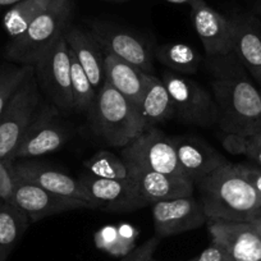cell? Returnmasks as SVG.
Segmentation results:
<instances>
[{
    "mask_svg": "<svg viewBox=\"0 0 261 261\" xmlns=\"http://www.w3.org/2000/svg\"><path fill=\"white\" fill-rule=\"evenodd\" d=\"M256 218H260V219H261V210H260V213H258V215Z\"/></svg>",
    "mask_w": 261,
    "mask_h": 261,
    "instance_id": "39",
    "label": "cell"
},
{
    "mask_svg": "<svg viewBox=\"0 0 261 261\" xmlns=\"http://www.w3.org/2000/svg\"><path fill=\"white\" fill-rule=\"evenodd\" d=\"M151 215L155 236L160 240L197 229L207 222L199 200L193 196L155 202Z\"/></svg>",
    "mask_w": 261,
    "mask_h": 261,
    "instance_id": "14",
    "label": "cell"
},
{
    "mask_svg": "<svg viewBox=\"0 0 261 261\" xmlns=\"http://www.w3.org/2000/svg\"><path fill=\"white\" fill-rule=\"evenodd\" d=\"M80 182L90 201L102 212H135L149 205L130 179H105L86 173L80 177Z\"/></svg>",
    "mask_w": 261,
    "mask_h": 261,
    "instance_id": "13",
    "label": "cell"
},
{
    "mask_svg": "<svg viewBox=\"0 0 261 261\" xmlns=\"http://www.w3.org/2000/svg\"><path fill=\"white\" fill-rule=\"evenodd\" d=\"M187 261H233L232 257L228 255L225 248L219 243L212 241V245L207 246L200 255Z\"/></svg>",
    "mask_w": 261,
    "mask_h": 261,
    "instance_id": "32",
    "label": "cell"
},
{
    "mask_svg": "<svg viewBox=\"0 0 261 261\" xmlns=\"http://www.w3.org/2000/svg\"><path fill=\"white\" fill-rule=\"evenodd\" d=\"M19 2H22V0H0V11L11 8V7L19 3Z\"/></svg>",
    "mask_w": 261,
    "mask_h": 261,
    "instance_id": "34",
    "label": "cell"
},
{
    "mask_svg": "<svg viewBox=\"0 0 261 261\" xmlns=\"http://www.w3.org/2000/svg\"><path fill=\"white\" fill-rule=\"evenodd\" d=\"M71 55V84L72 95H73V110L77 113L91 112L96 100L97 91L90 82L86 72L81 67L77 58L69 49Z\"/></svg>",
    "mask_w": 261,
    "mask_h": 261,
    "instance_id": "26",
    "label": "cell"
},
{
    "mask_svg": "<svg viewBox=\"0 0 261 261\" xmlns=\"http://www.w3.org/2000/svg\"><path fill=\"white\" fill-rule=\"evenodd\" d=\"M9 202L23 210L29 215L31 223L74 210L96 209L92 202L58 195L17 178H14L13 193Z\"/></svg>",
    "mask_w": 261,
    "mask_h": 261,
    "instance_id": "12",
    "label": "cell"
},
{
    "mask_svg": "<svg viewBox=\"0 0 261 261\" xmlns=\"http://www.w3.org/2000/svg\"><path fill=\"white\" fill-rule=\"evenodd\" d=\"M14 187V177L12 174L9 163L0 159V199L11 201Z\"/></svg>",
    "mask_w": 261,
    "mask_h": 261,
    "instance_id": "31",
    "label": "cell"
},
{
    "mask_svg": "<svg viewBox=\"0 0 261 261\" xmlns=\"http://www.w3.org/2000/svg\"><path fill=\"white\" fill-rule=\"evenodd\" d=\"M163 2H167V3L172 4H191L192 0H163Z\"/></svg>",
    "mask_w": 261,
    "mask_h": 261,
    "instance_id": "37",
    "label": "cell"
},
{
    "mask_svg": "<svg viewBox=\"0 0 261 261\" xmlns=\"http://www.w3.org/2000/svg\"><path fill=\"white\" fill-rule=\"evenodd\" d=\"M42 104L41 90L32 68L0 117V159L7 163L13 160L17 147L39 115Z\"/></svg>",
    "mask_w": 261,
    "mask_h": 261,
    "instance_id": "6",
    "label": "cell"
},
{
    "mask_svg": "<svg viewBox=\"0 0 261 261\" xmlns=\"http://www.w3.org/2000/svg\"><path fill=\"white\" fill-rule=\"evenodd\" d=\"M170 95L174 118L199 127L218 124V107L214 96L193 80L183 74L165 71L162 77Z\"/></svg>",
    "mask_w": 261,
    "mask_h": 261,
    "instance_id": "7",
    "label": "cell"
},
{
    "mask_svg": "<svg viewBox=\"0 0 261 261\" xmlns=\"http://www.w3.org/2000/svg\"><path fill=\"white\" fill-rule=\"evenodd\" d=\"M104 72L105 81L140 109L147 73L112 54H105Z\"/></svg>",
    "mask_w": 261,
    "mask_h": 261,
    "instance_id": "21",
    "label": "cell"
},
{
    "mask_svg": "<svg viewBox=\"0 0 261 261\" xmlns=\"http://www.w3.org/2000/svg\"><path fill=\"white\" fill-rule=\"evenodd\" d=\"M225 149L233 154H243L260 165L261 168V139L255 136L242 137L227 135L224 140Z\"/></svg>",
    "mask_w": 261,
    "mask_h": 261,
    "instance_id": "29",
    "label": "cell"
},
{
    "mask_svg": "<svg viewBox=\"0 0 261 261\" xmlns=\"http://www.w3.org/2000/svg\"><path fill=\"white\" fill-rule=\"evenodd\" d=\"M120 156L145 169L186 177L178 163L172 137L156 127L144 130L136 140L122 147Z\"/></svg>",
    "mask_w": 261,
    "mask_h": 261,
    "instance_id": "10",
    "label": "cell"
},
{
    "mask_svg": "<svg viewBox=\"0 0 261 261\" xmlns=\"http://www.w3.org/2000/svg\"><path fill=\"white\" fill-rule=\"evenodd\" d=\"M40 90L59 112L73 110L71 84V55L64 36H60L34 65Z\"/></svg>",
    "mask_w": 261,
    "mask_h": 261,
    "instance_id": "8",
    "label": "cell"
},
{
    "mask_svg": "<svg viewBox=\"0 0 261 261\" xmlns=\"http://www.w3.org/2000/svg\"><path fill=\"white\" fill-rule=\"evenodd\" d=\"M154 57L169 71L178 74H195L201 64V57L195 47L183 42L160 45L155 49Z\"/></svg>",
    "mask_w": 261,
    "mask_h": 261,
    "instance_id": "24",
    "label": "cell"
},
{
    "mask_svg": "<svg viewBox=\"0 0 261 261\" xmlns=\"http://www.w3.org/2000/svg\"><path fill=\"white\" fill-rule=\"evenodd\" d=\"M30 224L31 220L23 210L0 199V261H7Z\"/></svg>",
    "mask_w": 261,
    "mask_h": 261,
    "instance_id": "23",
    "label": "cell"
},
{
    "mask_svg": "<svg viewBox=\"0 0 261 261\" xmlns=\"http://www.w3.org/2000/svg\"><path fill=\"white\" fill-rule=\"evenodd\" d=\"M207 220L250 223L261 210V196L245 179L237 164L228 163L195 183Z\"/></svg>",
    "mask_w": 261,
    "mask_h": 261,
    "instance_id": "1",
    "label": "cell"
},
{
    "mask_svg": "<svg viewBox=\"0 0 261 261\" xmlns=\"http://www.w3.org/2000/svg\"><path fill=\"white\" fill-rule=\"evenodd\" d=\"M160 243V238L154 236L152 238L147 240L141 246L130 251L120 261H151L154 258V253Z\"/></svg>",
    "mask_w": 261,
    "mask_h": 261,
    "instance_id": "30",
    "label": "cell"
},
{
    "mask_svg": "<svg viewBox=\"0 0 261 261\" xmlns=\"http://www.w3.org/2000/svg\"><path fill=\"white\" fill-rule=\"evenodd\" d=\"M125 163L129 170V179L135 183L142 199L149 205L193 196L195 183L187 177L154 172L134 163Z\"/></svg>",
    "mask_w": 261,
    "mask_h": 261,
    "instance_id": "16",
    "label": "cell"
},
{
    "mask_svg": "<svg viewBox=\"0 0 261 261\" xmlns=\"http://www.w3.org/2000/svg\"><path fill=\"white\" fill-rule=\"evenodd\" d=\"M90 115L94 134L112 147H124L146 130L140 109L109 82L97 91Z\"/></svg>",
    "mask_w": 261,
    "mask_h": 261,
    "instance_id": "3",
    "label": "cell"
},
{
    "mask_svg": "<svg viewBox=\"0 0 261 261\" xmlns=\"http://www.w3.org/2000/svg\"><path fill=\"white\" fill-rule=\"evenodd\" d=\"M258 90H260V94H261V84H260V89H258Z\"/></svg>",
    "mask_w": 261,
    "mask_h": 261,
    "instance_id": "41",
    "label": "cell"
},
{
    "mask_svg": "<svg viewBox=\"0 0 261 261\" xmlns=\"http://www.w3.org/2000/svg\"><path fill=\"white\" fill-rule=\"evenodd\" d=\"M191 17L207 59L218 67V77L243 68L233 51V31L229 17L219 13L205 0H192Z\"/></svg>",
    "mask_w": 261,
    "mask_h": 261,
    "instance_id": "5",
    "label": "cell"
},
{
    "mask_svg": "<svg viewBox=\"0 0 261 261\" xmlns=\"http://www.w3.org/2000/svg\"><path fill=\"white\" fill-rule=\"evenodd\" d=\"M256 136H257V137H260V139H261V132H260V134H257V135H256Z\"/></svg>",
    "mask_w": 261,
    "mask_h": 261,
    "instance_id": "40",
    "label": "cell"
},
{
    "mask_svg": "<svg viewBox=\"0 0 261 261\" xmlns=\"http://www.w3.org/2000/svg\"><path fill=\"white\" fill-rule=\"evenodd\" d=\"M107 2H125V0H107Z\"/></svg>",
    "mask_w": 261,
    "mask_h": 261,
    "instance_id": "38",
    "label": "cell"
},
{
    "mask_svg": "<svg viewBox=\"0 0 261 261\" xmlns=\"http://www.w3.org/2000/svg\"><path fill=\"white\" fill-rule=\"evenodd\" d=\"M87 173L105 179H129L128 164L122 156L108 150H100L84 163Z\"/></svg>",
    "mask_w": 261,
    "mask_h": 261,
    "instance_id": "27",
    "label": "cell"
},
{
    "mask_svg": "<svg viewBox=\"0 0 261 261\" xmlns=\"http://www.w3.org/2000/svg\"><path fill=\"white\" fill-rule=\"evenodd\" d=\"M233 51L243 68L261 84V23L255 14L230 16Z\"/></svg>",
    "mask_w": 261,
    "mask_h": 261,
    "instance_id": "19",
    "label": "cell"
},
{
    "mask_svg": "<svg viewBox=\"0 0 261 261\" xmlns=\"http://www.w3.org/2000/svg\"><path fill=\"white\" fill-rule=\"evenodd\" d=\"M63 36L71 51L86 72L92 86L96 91H99L105 82L104 50L87 29L69 23L63 32Z\"/></svg>",
    "mask_w": 261,
    "mask_h": 261,
    "instance_id": "20",
    "label": "cell"
},
{
    "mask_svg": "<svg viewBox=\"0 0 261 261\" xmlns=\"http://www.w3.org/2000/svg\"><path fill=\"white\" fill-rule=\"evenodd\" d=\"M55 0H22L8 8L3 16V27L11 39L19 36Z\"/></svg>",
    "mask_w": 261,
    "mask_h": 261,
    "instance_id": "25",
    "label": "cell"
},
{
    "mask_svg": "<svg viewBox=\"0 0 261 261\" xmlns=\"http://www.w3.org/2000/svg\"><path fill=\"white\" fill-rule=\"evenodd\" d=\"M73 0H55L19 36L9 40L6 59L11 63L34 67L71 23Z\"/></svg>",
    "mask_w": 261,
    "mask_h": 261,
    "instance_id": "4",
    "label": "cell"
},
{
    "mask_svg": "<svg viewBox=\"0 0 261 261\" xmlns=\"http://www.w3.org/2000/svg\"><path fill=\"white\" fill-rule=\"evenodd\" d=\"M183 174L196 183L228 164V160L206 141L196 136L172 137Z\"/></svg>",
    "mask_w": 261,
    "mask_h": 261,
    "instance_id": "18",
    "label": "cell"
},
{
    "mask_svg": "<svg viewBox=\"0 0 261 261\" xmlns=\"http://www.w3.org/2000/svg\"><path fill=\"white\" fill-rule=\"evenodd\" d=\"M31 65H21L6 60L0 64V117L9 100L17 91L27 74L32 71Z\"/></svg>",
    "mask_w": 261,
    "mask_h": 261,
    "instance_id": "28",
    "label": "cell"
},
{
    "mask_svg": "<svg viewBox=\"0 0 261 261\" xmlns=\"http://www.w3.org/2000/svg\"><path fill=\"white\" fill-rule=\"evenodd\" d=\"M213 96L218 107V125L225 135L251 137L261 132L260 90L242 68L215 79Z\"/></svg>",
    "mask_w": 261,
    "mask_h": 261,
    "instance_id": "2",
    "label": "cell"
},
{
    "mask_svg": "<svg viewBox=\"0 0 261 261\" xmlns=\"http://www.w3.org/2000/svg\"><path fill=\"white\" fill-rule=\"evenodd\" d=\"M140 113L144 118L146 129L174 118L172 99L163 80L155 74H147L146 86L142 96Z\"/></svg>",
    "mask_w": 261,
    "mask_h": 261,
    "instance_id": "22",
    "label": "cell"
},
{
    "mask_svg": "<svg viewBox=\"0 0 261 261\" xmlns=\"http://www.w3.org/2000/svg\"><path fill=\"white\" fill-rule=\"evenodd\" d=\"M68 140V129L60 119V112L51 104H42L41 110L24 134L13 160L36 159L59 150ZM12 160V162H13Z\"/></svg>",
    "mask_w": 261,
    "mask_h": 261,
    "instance_id": "11",
    "label": "cell"
},
{
    "mask_svg": "<svg viewBox=\"0 0 261 261\" xmlns=\"http://www.w3.org/2000/svg\"><path fill=\"white\" fill-rule=\"evenodd\" d=\"M241 174L245 177V179L253 187V190L261 196V168L252 167V165L237 164Z\"/></svg>",
    "mask_w": 261,
    "mask_h": 261,
    "instance_id": "33",
    "label": "cell"
},
{
    "mask_svg": "<svg viewBox=\"0 0 261 261\" xmlns=\"http://www.w3.org/2000/svg\"><path fill=\"white\" fill-rule=\"evenodd\" d=\"M212 241L219 243L233 261H261V236L251 223L207 220Z\"/></svg>",
    "mask_w": 261,
    "mask_h": 261,
    "instance_id": "17",
    "label": "cell"
},
{
    "mask_svg": "<svg viewBox=\"0 0 261 261\" xmlns=\"http://www.w3.org/2000/svg\"><path fill=\"white\" fill-rule=\"evenodd\" d=\"M9 167L12 174L17 179L32 183L58 195L91 202L80 179H76L68 173L55 169L35 159L13 160L9 163Z\"/></svg>",
    "mask_w": 261,
    "mask_h": 261,
    "instance_id": "15",
    "label": "cell"
},
{
    "mask_svg": "<svg viewBox=\"0 0 261 261\" xmlns=\"http://www.w3.org/2000/svg\"><path fill=\"white\" fill-rule=\"evenodd\" d=\"M151 261H158V260H154V258H152V260Z\"/></svg>",
    "mask_w": 261,
    "mask_h": 261,
    "instance_id": "42",
    "label": "cell"
},
{
    "mask_svg": "<svg viewBox=\"0 0 261 261\" xmlns=\"http://www.w3.org/2000/svg\"><path fill=\"white\" fill-rule=\"evenodd\" d=\"M252 14L261 17V0H253L252 2Z\"/></svg>",
    "mask_w": 261,
    "mask_h": 261,
    "instance_id": "35",
    "label": "cell"
},
{
    "mask_svg": "<svg viewBox=\"0 0 261 261\" xmlns=\"http://www.w3.org/2000/svg\"><path fill=\"white\" fill-rule=\"evenodd\" d=\"M250 223L253 225V227H255V229L257 230L258 234L261 236V219H260V218H255V219L251 220Z\"/></svg>",
    "mask_w": 261,
    "mask_h": 261,
    "instance_id": "36",
    "label": "cell"
},
{
    "mask_svg": "<svg viewBox=\"0 0 261 261\" xmlns=\"http://www.w3.org/2000/svg\"><path fill=\"white\" fill-rule=\"evenodd\" d=\"M87 30L96 39L105 54L115 55L140 71L154 74V53L136 34L105 21L87 22Z\"/></svg>",
    "mask_w": 261,
    "mask_h": 261,
    "instance_id": "9",
    "label": "cell"
}]
</instances>
